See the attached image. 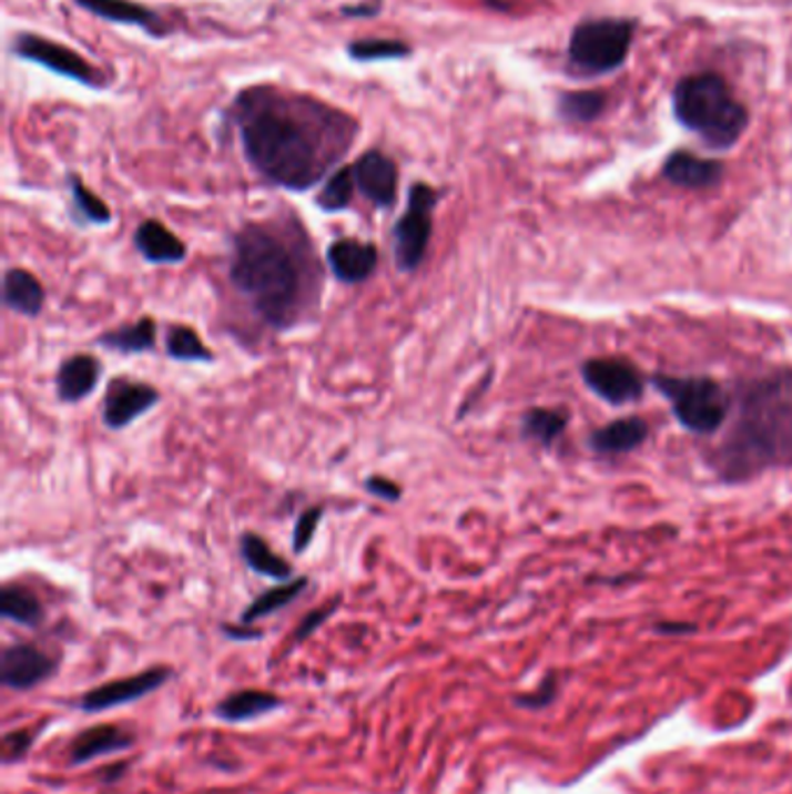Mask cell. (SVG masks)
<instances>
[{"label":"cell","mask_w":792,"mask_h":794,"mask_svg":"<svg viewBox=\"0 0 792 794\" xmlns=\"http://www.w3.org/2000/svg\"><path fill=\"white\" fill-rule=\"evenodd\" d=\"M242 154L256 175L293 193L314 189L349 154L358 123L316 98L275 86L246 89L231 108Z\"/></svg>","instance_id":"cell-1"},{"label":"cell","mask_w":792,"mask_h":794,"mask_svg":"<svg viewBox=\"0 0 792 794\" xmlns=\"http://www.w3.org/2000/svg\"><path fill=\"white\" fill-rule=\"evenodd\" d=\"M229 279L242 301L277 333L298 328L318 305L321 269L307 237L252 221L231 237Z\"/></svg>","instance_id":"cell-2"},{"label":"cell","mask_w":792,"mask_h":794,"mask_svg":"<svg viewBox=\"0 0 792 794\" xmlns=\"http://www.w3.org/2000/svg\"><path fill=\"white\" fill-rule=\"evenodd\" d=\"M713 467L728 481L792 467V369H776L744 390Z\"/></svg>","instance_id":"cell-3"},{"label":"cell","mask_w":792,"mask_h":794,"mask_svg":"<svg viewBox=\"0 0 792 794\" xmlns=\"http://www.w3.org/2000/svg\"><path fill=\"white\" fill-rule=\"evenodd\" d=\"M677 121L715 152H728L747 133L751 114L728 82L715 72H698L679 80L672 93Z\"/></svg>","instance_id":"cell-4"},{"label":"cell","mask_w":792,"mask_h":794,"mask_svg":"<svg viewBox=\"0 0 792 794\" xmlns=\"http://www.w3.org/2000/svg\"><path fill=\"white\" fill-rule=\"evenodd\" d=\"M634 19H583L579 21L567 44V61L577 74L598 78L623 68L634 40Z\"/></svg>","instance_id":"cell-5"},{"label":"cell","mask_w":792,"mask_h":794,"mask_svg":"<svg viewBox=\"0 0 792 794\" xmlns=\"http://www.w3.org/2000/svg\"><path fill=\"white\" fill-rule=\"evenodd\" d=\"M653 386L667 397L679 424L695 435L721 430L730 414V395L709 377L656 375Z\"/></svg>","instance_id":"cell-6"},{"label":"cell","mask_w":792,"mask_h":794,"mask_svg":"<svg viewBox=\"0 0 792 794\" xmlns=\"http://www.w3.org/2000/svg\"><path fill=\"white\" fill-rule=\"evenodd\" d=\"M439 197L441 193L435 186L426 182H414L407 193V207L403 216L393 223V258L395 267L405 272V275L416 272L428 256Z\"/></svg>","instance_id":"cell-7"},{"label":"cell","mask_w":792,"mask_h":794,"mask_svg":"<svg viewBox=\"0 0 792 794\" xmlns=\"http://www.w3.org/2000/svg\"><path fill=\"white\" fill-rule=\"evenodd\" d=\"M12 52L19 59L38 63V65L52 70L57 74H63V78L78 82V84H84L89 89L105 86V74L101 70L93 68L78 52H72V49H68L59 42L44 40L33 33H21V35H17V40L12 44Z\"/></svg>","instance_id":"cell-8"},{"label":"cell","mask_w":792,"mask_h":794,"mask_svg":"<svg viewBox=\"0 0 792 794\" xmlns=\"http://www.w3.org/2000/svg\"><path fill=\"white\" fill-rule=\"evenodd\" d=\"M172 679V669L156 664L138 672L133 676H123L108 681L98 688L87 690L78 700V709L84 713H103L123 704H133L144 698H150L152 692L161 690Z\"/></svg>","instance_id":"cell-9"},{"label":"cell","mask_w":792,"mask_h":794,"mask_svg":"<svg viewBox=\"0 0 792 794\" xmlns=\"http://www.w3.org/2000/svg\"><path fill=\"white\" fill-rule=\"evenodd\" d=\"M581 377L600 400L613 407L637 403L643 393L641 371L626 358H590L581 367Z\"/></svg>","instance_id":"cell-10"},{"label":"cell","mask_w":792,"mask_h":794,"mask_svg":"<svg viewBox=\"0 0 792 794\" xmlns=\"http://www.w3.org/2000/svg\"><path fill=\"white\" fill-rule=\"evenodd\" d=\"M161 403V390L146 381L133 377H114L103 397V426L112 432L126 430L138 418L156 409Z\"/></svg>","instance_id":"cell-11"},{"label":"cell","mask_w":792,"mask_h":794,"mask_svg":"<svg viewBox=\"0 0 792 794\" xmlns=\"http://www.w3.org/2000/svg\"><path fill=\"white\" fill-rule=\"evenodd\" d=\"M59 672V658L38 643L17 641L0 653V683L8 690L29 692Z\"/></svg>","instance_id":"cell-12"},{"label":"cell","mask_w":792,"mask_h":794,"mask_svg":"<svg viewBox=\"0 0 792 794\" xmlns=\"http://www.w3.org/2000/svg\"><path fill=\"white\" fill-rule=\"evenodd\" d=\"M352 167L356 189L367 203H373L377 210H393L398 205L400 172L390 156L379 149H369Z\"/></svg>","instance_id":"cell-13"},{"label":"cell","mask_w":792,"mask_h":794,"mask_svg":"<svg viewBox=\"0 0 792 794\" xmlns=\"http://www.w3.org/2000/svg\"><path fill=\"white\" fill-rule=\"evenodd\" d=\"M326 263L331 275L346 286H361L375 275L379 267V250L375 242L356 237L333 240L326 250Z\"/></svg>","instance_id":"cell-14"},{"label":"cell","mask_w":792,"mask_h":794,"mask_svg":"<svg viewBox=\"0 0 792 794\" xmlns=\"http://www.w3.org/2000/svg\"><path fill=\"white\" fill-rule=\"evenodd\" d=\"M133 746H135V732L129 725L105 723V725L87 727L84 732H80L75 739H72L68 757L72 764L82 766L98 757L126 753Z\"/></svg>","instance_id":"cell-15"},{"label":"cell","mask_w":792,"mask_h":794,"mask_svg":"<svg viewBox=\"0 0 792 794\" xmlns=\"http://www.w3.org/2000/svg\"><path fill=\"white\" fill-rule=\"evenodd\" d=\"M103 363L91 354H72L57 369V397L63 405L84 403L103 379Z\"/></svg>","instance_id":"cell-16"},{"label":"cell","mask_w":792,"mask_h":794,"mask_svg":"<svg viewBox=\"0 0 792 794\" xmlns=\"http://www.w3.org/2000/svg\"><path fill=\"white\" fill-rule=\"evenodd\" d=\"M723 175H725V167L721 161L702 159L690 152H683V149L672 152L662 165V177L667 182L690 191L713 189L715 184H721Z\"/></svg>","instance_id":"cell-17"},{"label":"cell","mask_w":792,"mask_h":794,"mask_svg":"<svg viewBox=\"0 0 792 794\" xmlns=\"http://www.w3.org/2000/svg\"><path fill=\"white\" fill-rule=\"evenodd\" d=\"M135 252L150 265H180L186 261V244L156 218H146L133 233Z\"/></svg>","instance_id":"cell-18"},{"label":"cell","mask_w":792,"mask_h":794,"mask_svg":"<svg viewBox=\"0 0 792 794\" xmlns=\"http://www.w3.org/2000/svg\"><path fill=\"white\" fill-rule=\"evenodd\" d=\"M75 3L95 17L123 23V27H138L154 38L167 33L165 21L154 10L133 3V0H75Z\"/></svg>","instance_id":"cell-19"},{"label":"cell","mask_w":792,"mask_h":794,"mask_svg":"<svg viewBox=\"0 0 792 794\" xmlns=\"http://www.w3.org/2000/svg\"><path fill=\"white\" fill-rule=\"evenodd\" d=\"M156 337H159L156 318L142 316L133 320V324H123L119 328L101 333L93 339V344L119 356H140L156 349Z\"/></svg>","instance_id":"cell-20"},{"label":"cell","mask_w":792,"mask_h":794,"mask_svg":"<svg viewBox=\"0 0 792 794\" xmlns=\"http://www.w3.org/2000/svg\"><path fill=\"white\" fill-rule=\"evenodd\" d=\"M47 303V291L33 272L8 267L3 275V305L27 318H38Z\"/></svg>","instance_id":"cell-21"},{"label":"cell","mask_w":792,"mask_h":794,"mask_svg":"<svg viewBox=\"0 0 792 794\" xmlns=\"http://www.w3.org/2000/svg\"><path fill=\"white\" fill-rule=\"evenodd\" d=\"M282 709V698L270 690H235L214 706V715L224 723H250Z\"/></svg>","instance_id":"cell-22"},{"label":"cell","mask_w":792,"mask_h":794,"mask_svg":"<svg viewBox=\"0 0 792 794\" xmlns=\"http://www.w3.org/2000/svg\"><path fill=\"white\" fill-rule=\"evenodd\" d=\"M647 437H649L647 420L632 416V418L613 420V424L605 428H598L590 435L588 446L600 456H621L634 451L637 446L647 441Z\"/></svg>","instance_id":"cell-23"},{"label":"cell","mask_w":792,"mask_h":794,"mask_svg":"<svg viewBox=\"0 0 792 794\" xmlns=\"http://www.w3.org/2000/svg\"><path fill=\"white\" fill-rule=\"evenodd\" d=\"M240 556L254 574L272 579L277 583L293 579V564L270 549V543L256 532H242Z\"/></svg>","instance_id":"cell-24"},{"label":"cell","mask_w":792,"mask_h":794,"mask_svg":"<svg viewBox=\"0 0 792 794\" xmlns=\"http://www.w3.org/2000/svg\"><path fill=\"white\" fill-rule=\"evenodd\" d=\"M0 615L21 628L38 630L44 623L47 611L31 588L6 583L3 590H0Z\"/></svg>","instance_id":"cell-25"},{"label":"cell","mask_w":792,"mask_h":794,"mask_svg":"<svg viewBox=\"0 0 792 794\" xmlns=\"http://www.w3.org/2000/svg\"><path fill=\"white\" fill-rule=\"evenodd\" d=\"M65 182L70 193V218L75 221L80 228L110 226L112 210L105 205L103 197H98L93 191H89L75 172H70Z\"/></svg>","instance_id":"cell-26"},{"label":"cell","mask_w":792,"mask_h":794,"mask_svg":"<svg viewBox=\"0 0 792 794\" xmlns=\"http://www.w3.org/2000/svg\"><path fill=\"white\" fill-rule=\"evenodd\" d=\"M307 586H309V579L298 577V579L277 583L275 588L261 592L258 598H254V602L240 613V623L252 625V623H256V620H263V618H267L272 613H277V611L291 607L307 590Z\"/></svg>","instance_id":"cell-27"},{"label":"cell","mask_w":792,"mask_h":794,"mask_svg":"<svg viewBox=\"0 0 792 794\" xmlns=\"http://www.w3.org/2000/svg\"><path fill=\"white\" fill-rule=\"evenodd\" d=\"M567 424H569V416L560 409L532 407L521 418V435L524 439L544 446V449H551V446L562 437Z\"/></svg>","instance_id":"cell-28"},{"label":"cell","mask_w":792,"mask_h":794,"mask_svg":"<svg viewBox=\"0 0 792 794\" xmlns=\"http://www.w3.org/2000/svg\"><path fill=\"white\" fill-rule=\"evenodd\" d=\"M165 354H167V358L177 360V363L212 365L216 360L214 352L201 339V335H197L189 326H182V324L167 326V330H165Z\"/></svg>","instance_id":"cell-29"},{"label":"cell","mask_w":792,"mask_h":794,"mask_svg":"<svg viewBox=\"0 0 792 794\" xmlns=\"http://www.w3.org/2000/svg\"><path fill=\"white\" fill-rule=\"evenodd\" d=\"M605 91H565L558 95V114L569 123H590L605 114Z\"/></svg>","instance_id":"cell-30"},{"label":"cell","mask_w":792,"mask_h":794,"mask_svg":"<svg viewBox=\"0 0 792 794\" xmlns=\"http://www.w3.org/2000/svg\"><path fill=\"white\" fill-rule=\"evenodd\" d=\"M354 191H356L354 167L352 165L337 167L333 175H328L324 189L318 191L316 207L326 214H337V212L349 210L352 201H354Z\"/></svg>","instance_id":"cell-31"},{"label":"cell","mask_w":792,"mask_h":794,"mask_svg":"<svg viewBox=\"0 0 792 794\" xmlns=\"http://www.w3.org/2000/svg\"><path fill=\"white\" fill-rule=\"evenodd\" d=\"M346 52L354 61H390V59H405L409 54V47L400 40H358L346 47Z\"/></svg>","instance_id":"cell-32"},{"label":"cell","mask_w":792,"mask_h":794,"mask_svg":"<svg viewBox=\"0 0 792 794\" xmlns=\"http://www.w3.org/2000/svg\"><path fill=\"white\" fill-rule=\"evenodd\" d=\"M38 734H40L38 727H19L3 734V739H0V760H3V764H14L27 757L33 749Z\"/></svg>","instance_id":"cell-33"},{"label":"cell","mask_w":792,"mask_h":794,"mask_svg":"<svg viewBox=\"0 0 792 794\" xmlns=\"http://www.w3.org/2000/svg\"><path fill=\"white\" fill-rule=\"evenodd\" d=\"M324 513H326L324 507H309L295 518V528L291 535V549L295 556H303L309 549L321 520H324Z\"/></svg>","instance_id":"cell-34"},{"label":"cell","mask_w":792,"mask_h":794,"mask_svg":"<svg viewBox=\"0 0 792 794\" xmlns=\"http://www.w3.org/2000/svg\"><path fill=\"white\" fill-rule=\"evenodd\" d=\"M339 607V598L331 600L328 604L318 607V609H312L309 613L303 615V620L298 623V628H295L293 632V643H303L305 639H309L318 628L326 625V620H331V615L337 611Z\"/></svg>","instance_id":"cell-35"},{"label":"cell","mask_w":792,"mask_h":794,"mask_svg":"<svg viewBox=\"0 0 792 794\" xmlns=\"http://www.w3.org/2000/svg\"><path fill=\"white\" fill-rule=\"evenodd\" d=\"M556 692H558V685H556V676H547L537 690L532 692H526V694H516L514 698V704L518 709H530V711H539V709H547L554 700H556Z\"/></svg>","instance_id":"cell-36"},{"label":"cell","mask_w":792,"mask_h":794,"mask_svg":"<svg viewBox=\"0 0 792 794\" xmlns=\"http://www.w3.org/2000/svg\"><path fill=\"white\" fill-rule=\"evenodd\" d=\"M363 488H365L367 495H373V498H377V500H382V502L395 505V502L403 500V486L395 483V481L388 479V477H382V475L367 477V479L363 481Z\"/></svg>","instance_id":"cell-37"},{"label":"cell","mask_w":792,"mask_h":794,"mask_svg":"<svg viewBox=\"0 0 792 794\" xmlns=\"http://www.w3.org/2000/svg\"><path fill=\"white\" fill-rule=\"evenodd\" d=\"M221 632H224L229 639L233 641H256V639H263V630H256V628H250L244 625L237 620V625H221Z\"/></svg>","instance_id":"cell-38"},{"label":"cell","mask_w":792,"mask_h":794,"mask_svg":"<svg viewBox=\"0 0 792 794\" xmlns=\"http://www.w3.org/2000/svg\"><path fill=\"white\" fill-rule=\"evenodd\" d=\"M382 10V0H375V3H365V6H354V8H342L344 17H361V19H369L377 17Z\"/></svg>","instance_id":"cell-39"},{"label":"cell","mask_w":792,"mask_h":794,"mask_svg":"<svg viewBox=\"0 0 792 794\" xmlns=\"http://www.w3.org/2000/svg\"><path fill=\"white\" fill-rule=\"evenodd\" d=\"M653 630L660 634H692V632H698V625L679 623V620H674V623H656Z\"/></svg>","instance_id":"cell-40"},{"label":"cell","mask_w":792,"mask_h":794,"mask_svg":"<svg viewBox=\"0 0 792 794\" xmlns=\"http://www.w3.org/2000/svg\"><path fill=\"white\" fill-rule=\"evenodd\" d=\"M126 768H129V764H123V762H119V764H112V766H105L103 768V772L101 774H98V776H101V781L103 783H116L123 774H126Z\"/></svg>","instance_id":"cell-41"}]
</instances>
